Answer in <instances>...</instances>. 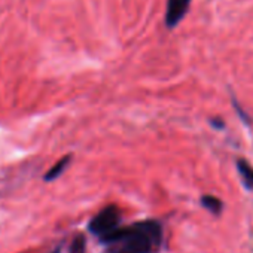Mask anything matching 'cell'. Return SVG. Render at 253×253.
<instances>
[{
    "mask_svg": "<svg viewBox=\"0 0 253 253\" xmlns=\"http://www.w3.org/2000/svg\"><path fill=\"white\" fill-rule=\"evenodd\" d=\"M164 240L163 225L158 220H140L119 226L104 243L107 253H158Z\"/></svg>",
    "mask_w": 253,
    "mask_h": 253,
    "instance_id": "6da1fadb",
    "label": "cell"
},
{
    "mask_svg": "<svg viewBox=\"0 0 253 253\" xmlns=\"http://www.w3.org/2000/svg\"><path fill=\"white\" fill-rule=\"evenodd\" d=\"M121 223V210L116 206H107L100 213H97L88 223V229L100 238V241L106 240L110 234H113Z\"/></svg>",
    "mask_w": 253,
    "mask_h": 253,
    "instance_id": "7a4b0ae2",
    "label": "cell"
},
{
    "mask_svg": "<svg viewBox=\"0 0 253 253\" xmlns=\"http://www.w3.org/2000/svg\"><path fill=\"white\" fill-rule=\"evenodd\" d=\"M191 6V0H167L166 9V26L174 29L186 15Z\"/></svg>",
    "mask_w": 253,
    "mask_h": 253,
    "instance_id": "3957f363",
    "label": "cell"
},
{
    "mask_svg": "<svg viewBox=\"0 0 253 253\" xmlns=\"http://www.w3.org/2000/svg\"><path fill=\"white\" fill-rule=\"evenodd\" d=\"M237 170L246 189L253 191V167L246 160L237 161Z\"/></svg>",
    "mask_w": 253,
    "mask_h": 253,
    "instance_id": "277c9868",
    "label": "cell"
},
{
    "mask_svg": "<svg viewBox=\"0 0 253 253\" xmlns=\"http://www.w3.org/2000/svg\"><path fill=\"white\" fill-rule=\"evenodd\" d=\"M70 161H72V155H66V157H63L58 163H55L49 170H48V173L45 174V180L46 182H52V180H55L57 177H60L64 171H66V169L69 167V164H70Z\"/></svg>",
    "mask_w": 253,
    "mask_h": 253,
    "instance_id": "5b68a950",
    "label": "cell"
},
{
    "mask_svg": "<svg viewBox=\"0 0 253 253\" xmlns=\"http://www.w3.org/2000/svg\"><path fill=\"white\" fill-rule=\"evenodd\" d=\"M201 204H203V207H206L213 214H219L222 211V209H223V203L219 198L213 197V195H204L201 198Z\"/></svg>",
    "mask_w": 253,
    "mask_h": 253,
    "instance_id": "8992f818",
    "label": "cell"
},
{
    "mask_svg": "<svg viewBox=\"0 0 253 253\" xmlns=\"http://www.w3.org/2000/svg\"><path fill=\"white\" fill-rule=\"evenodd\" d=\"M232 104H234V107H235L237 113H238V115H240V116L243 118V121H244V122H249V118H247V115H246V113L243 112L241 106H240V104H238V103L235 101V98H232Z\"/></svg>",
    "mask_w": 253,
    "mask_h": 253,
    "instance_id": "52a82bcc",
    "label": "cell"
},
{
    "mask_svg": "<svg viewBox=\"0 0 253 253\" xmlns=\"http://www.w3.org/2000/svg\"><path fill=\"white\" fill-rule=\"evenodd\" d=\"M210 122H211V125H213V126H216V128H219V130H222L223 126H225V124H223V122H220V119H211Z\"/></svg>",
    "mask_w": 253,
    "mask_h": 253,
    "instance_id": "ba28073f",
    "label": "cell"
}]
</instances>
